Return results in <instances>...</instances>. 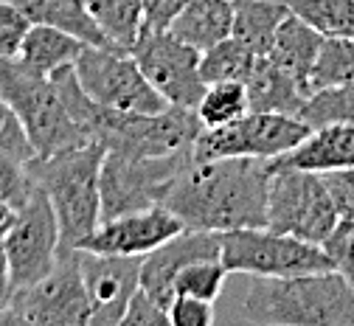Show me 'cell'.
Wrapping results in <instances>:
<instances>
[{"label": "cell", "instance_id": "6da1fadb", "mask_svg": "<svg viewBox=\"0 0 354 326\" xmlns=\"http://www.w3.org/2000/svg\"><path fill=\"white\" fill-rule=\"evenodd\" d=\"M268 158H216L192 161L166 197V208L192 230L264 228L268 225Z\"/></svg>", "mask_w": 354, "mask_h": 326}, {"label": "cell", "instance_id": "7a4b0ae2", "mask_svg": "<svg viewBox=\"0 0 354 326\" xmlns=\"http://www.w3.org/2000/svg\"><path fill=\"white\" fill-rule=\"evenodd\" d=\"M239 318L261 326H354V284L337 270L250 275Z\"/></svg>", "mask_w": 354, "mask_h": 326}, {"label": "cell", "instance_id": "3957f363", "mask_svg": "<svg viewBox=\"0 0 354 326\" xmlns=\"http://www.w3.org/2000/svg\"><path fill=\"white\" fill-rule=\"evenodd\" d=\"M107 147L91 141L79 150L59 152L54 158H34L31 174L34 183L48 194L57 222L62 251L79 248L102 222V163Z\"/></svg>", "mask_w": 354, "mask_h": 326}, {"label": "cell", "instance_id": "277c9868", "mask_svg": "<svg viewBox=\"0 0 354 326\" xmlns=\"http://www.w3.org/2000/svg\"><path fill=\"white\" fill-rule=\"evenodd\" d=\"M0 96L17 113L37 158H54L96 141L71 116L54 79L26 68L20 60H0Z\"/></svg>", "mask_w": 354, "mask_h": 326}, {"label": "cell", "instance_id": "5b68a950", "mask_svg": "<svg viewBox=\"0 0 354 326\" xmlns=\"http://www.w3.org/2000/svg\"><path fill=\"white\" fill-rule=\"evenodd\" d=\"M84 127L93 132L96 141L107 147V152L124 155H171L194 147L200 132L205 129L197 110L169 105L160 113H124L104 107L99 102L91 105Z\"/></svg>", "mask_w": 354, "mask_h": 326}, {"label": "cell", "instance_id": "8992f818", "mask_svg": "<svg viewBox=\"0 0 354 326\" xmlns=\"http://www.w3.org/2000/svg\"><path fill=\"white\" fill-rule=\"evenodd\" d=\"M194 161V147L171 155L107 152L102 163V219L163 206L169 192Z\"/></svg>", "mask_w": 354, "mask_h": 326}, {"label": "cell", "instance_id": "52a82bcc", "mask_svg": "<svg viewBox=\"0 0 354 326\" xmlns=\"http://www.w3.org/2000/svg\"><path fill=\"white\" fill-rule=\"evenodd\" d=\"M223 239V264L228 273L242 275H304L335 270L324 245L281 234L273 228H239L219 234Z\"/></svg>", "mask_w": 354, "mask_h": 326}, {"label": "cell", "instance_id": "ba28073f", "mask_svg": "<svg viewBox=\"0 0 354 326\" xmlns=\"http://www.w3.org/2000/svg\"><path fill=\"white\" fill-rule=\"evenodd\" d=\"M268 228L321 245L340 222L337 206L318 172L270 169Z\"/></svg>", "mask_w": 354, "mask_h": 326}, {"label": "cell", "instance_id": "9c48e42d", "mask_svg": "<svg viewBox=\"0 0 354 326\" xmlns=\"http://www.w3.org/2000/svg\"><path fill=\"white\" fill-rule=\"evenodd\" d=\"M0 323H31V326H87L91 301L84 293L79 251H59V259L48 275L37 284L15 290L12 304L0 312Z\"/></svg>", "mask_w": 354, "mask_h": 326}, {"label": "cell", "instance_id": "30bf717a", "mask_svg": "<svg viewBox=\"0 0 354 326\" xmlns=\"http://www.w3.org/2000/svg\"><path fill=\"white\" fill-rule=\"evenodd\" d=\"M73 71L87 96L104 107L124 113H160L169 107L127 48L87 45Z\"/></svg>", "mask_w": 354, "mask_h": 326}, {"label": "cell", "instance_id": "8fae6325", "mask_svg": "<svg viewBox=\"0 0 354 326\" xmlns=\"http://www.w3.org/2000/svg\"><path fill=\"white\" fill-rule=\"evenodd\" d=\"M313 127L304 124L298 116L287 113H245L242 118L205 127L194 141L197 161H216V158H279L298 147Z\"/></svg>", "mask_w": 354, "mask_h": 326}, {"label": "cell", "instance_id": "7c38bea8", "mask_svg": "<svg viewBox=\"0 0 354 326\" xmlns=\"http://www.w3.org/2000/svg\"><path fill=\"white\" fill-rule=\"evenodd\" d=\"M59 251H62V239H59L57 211L48 194L37 185L34 194L20 206L17 222L3 242L15 290L31 287L42 275H48L59 259Z\"/></svg>", "mask_w": 354, "mask_h": 326}, {"label": "cell", "instance_id": "4fadbf2b", "mask_svg": "<svg viewBox=\"0 0 354 326\" xmlns=\"http://www.w3.org/2000/svg\"><path fill=\"white\" fill-rule=\"evenodd\" d=\"M129 54L136 57L144 76L169 105L197 110L208 87L205 79L200 76L203 51L192 48L183 39H177L171 31H141Z\"/></svg>", "mask_w": 354, "mask_h": 326}, {"label": "cell", "instance_id": "5bb4252c", "mask_svg": "<svg viewBox=\"0 0 354 326\" xmlns=\"http://www.w3.org/2000/svg\"><path fill=\"white\" fill-rule=\"evenodd\" d=\"M79 251V270L84 293L91 301L87 326H121L129 298L141 287V259L144 256H113Z\"/></svg>", "mask_w": 354, "mask_h": 326}, {"label": "cell", "instance_id": "9a60e30c", "mask_svg": "<svg viewBox=\"0 0 354 326\" xmlns=\"http://www.w3.org/2000/svg\"><path fill=\"white\" fill-rule=\"evenodd\" d=\"M183 228L186 225L180 222V217L171 214L166 206H152L144 211L102 219L99 228L79 248L113 256H147L177 237Z\"/></svg>", "mask_w": 354, "mask_h": 326}, {"label": "cell", "instance_id": "2e32d148", "mask_svg": "<svg viewBox=\"0 0 354 326\" xmlns=\"http://www.w3.org/2000/svg\"><path fill=\"white\" fill-rule=\"evenodd\" d=\"M223 253V239L214 230H192L183 228L177 237L155 248L141 259V287L169 309L174 301V278L186 264L203 259H219Z\"/></svg>", "mask_w": 354, "mask_h": 326}, {"label": "cell", "instance_id": "e0dca14e", "mask_svg": "<svg viewBox=\"0 0 354 326\" xmlns=\"http://www.w3.org/2000/svg\"><path fill=\"white\" fill-rule=\"evenodd\" d=\"M270 169H304V172H340L354 169V127L324 124L309 132L290 152L270 158Z\"/></svg>", "mask_w": 354, "mask_h": 326}, {"label": "cell", "instance_id": "ac0fdd59", "mask_svg": "<svg viewBox=\"0 0 354 326\" xmlns=\"http://www.w3.org/2000/svg\"><path fill=\"white\" fill-rule=\"evenodd\" d=\"M248 84V99L250 110L256 113H287L298 116L306 99L313 96L306 82L295 79L290 71H284L270 54H264L256 60Z\"/></svg>", "mask_w": 354, "mask_h": 326}, {"label": "cell", "instance_id": "d6986e66", "mask_svg": "<svg viewBox=\"0 0 354 326\" xmlns=\"http://www.w3.org/2000/svg\"><path fill=\"white\" fill-rule=\"evenodd\" d=\"M169 31L197 51H208L234 31V0H189Z\"/></svg>", "mask_w": 354, "mask_h": 326}, {"label": "cell", "instance_id": "ffe728a7", "mask_svg": "<svg viewBox=\"0 0 354 326\" xmlns=\"http://www.w3.org/2000/svg\"><path fill=\"white\" fill-rule=\"evenodd\" d=\"M6 3L17 6L31 20V26L62 28L87 45H113L91 17L84 0H6Z\"/></svg>", "mask_w": 354, "mask_h": 326}, {"label": "cell", "instance_id": "44dd1931", "mask_svg": "<svg viewBox=\"0 0 354 326\" xmlns=\"http://www.w3.org/2000/svg\"><path fill=\"white\" fill-rule=\"evenodd\" d=\"M87 48V42H82L79 37L54 28V26H31L23 48H20V62L42 76H54L57 71L76 65V60L82 57V51Z\"/></svg>", "mask_w": 354, "mask_h": 326}, {"label": "cell", "instance_id": "7402d4cb", "mask_svg": "<svg viewBox=\"0 0 354 326\" xmlns=\"http://www.w3.org/2000/svg\"><path fill=\"white\" fill-rule=\"evenodd\" d=\"M290 6L284 0H234V31L242 45L256 54L264 57L270 54L279 26L290 17Z\"/></svg>", "mask_w": 354, "mask_h": 326}, {"label": "cell", "instance_id": "603a6c76", "mask_svg": "<svg viewBox=\"0 0 354 326\" xmlns=\"http://www.w3.org/2000/svg\"><path fill=\"white\" fill-rule=\"evenodd\" d=\"M321 45H324V34L321 31H315L309 23H304L301 17L290 15L279 26V34H276V42L270 48V57L284 71H290L295 79L309 84V73H313V65L318 60ZM309 90H313V87H309Z\"/></svg>", "mask_w": 354, "mask_h": 326}, {"label": "cell", "instance_id": "cb8c5ba5", "mask_svg": "<svg viewBox=\"0 0 354 326\" xmlns=\"http://www.w3.org/2000/svg\"><path fill=\"white\" fill-rule=\"evenodd\" d=\"M87 12L115 48H132L144 31L141 0H84Z\"/></svg>", "mask_w": 354, "mask_h": 326}, {"label": "cell", "instance_id": "d4e9b609", "mask_svg": "<svg viewBox=\"0 0 354 326\" xmlns=\"http://www.w3.org/2000/svg\"><path fill=\"white\" fill-rule=\"evenodd\" d=\"M256 54L242 45L236 37H225L223 42H216L214 48L203 51L200 57V76L205 84L214 82H248L256 65Z\"/></svg>", "mask_w": 354, "mask_h": 326}, {"label": "cell", "instance_id": "484cf974", "mask_svg": "<svg viewBox=\"0 0 354 326\" xmlns=\"http://www.w3.org/2000/svg\"><path fill=\"white\" fill-rule=\"evenodd\" d=\"M354 84V37H324V45L318 51V60L309 73V87L324 90V87H340Z\"/></svg>", "mask_w": 354, "mask_h": 326}, {"label": "cell", "instance_id": "4316f807", "mask_svg": "<svg viewBox=\"0 0 354 326\" xmlns=\"http://www.w3.org/2000/svg\"><path fill=\"white\" fill-rule=\"evenodd\" d=\"M250 113L248 84L245 82H214L205 87L197 105V116L203 127H223Z\"/></svg>", "mask_w": 354, "mask_h": 326}, {"label": "cell", "instance_id": "83f0119b", "mask_svg": "<svg viewBox=\"0 0 354 326\" xmlns=\"http://www.w3.org/2000/svg\"><path fill=\"white\" fill-rule=\"evenodd\" d=\"M290 12L324 37L354 34V0H284Z\"/></svg>", "mask_w": 354, "mask_h": 326}, {"label": "cell", "instance_id": "f1b7e54d", "mask_svg": "<svg viewBox=\"0 0 354 326\" xmlns=\"http://www.w3.org/2000/svg\"><path fill=\"white\" fill-rule=\"evenodd\" d=\"M298 118L309 127H324V124H348L354 127V84L340 87H324L315 90L301 107Z\"/></svg>", "mask_w": 354, "mask_h": 326}, {"label": "cell", "instance_id": "f546056e", "mask_svg": "<svg viewBox=\"0 0 354 326\" xmlns=\"http://www.w3.org/2000/svg\"><path fill=\"white\" fill-rule=\"evenodd\" d=\"M225 278H228V267L223 264V259L192 262L177 273L174 296H192V298H203L214 304L225 287Z\"/></svg>", "mask_w": 354, "mask_h": 326}, {"label": "cell", "instance_id": "4dcf8cb0", "mask_svg": "<svg viewBox=\"0 0 354 326\" xmlns=\"http://www.w3.org/2000/svg\"><path fill=\"white\" fill-rule=\"evenodd\" d=\"M37 189L34 174H31V161H17L6 152H0V197L12 200L15 206H23Z\"/></svg>", "mask_w": 354, "mask_h": 326}, {"label": "cell", "instance_id": "1f68e13d", "mask_svg": "<svg viewBox=\"0 0 354 326\" xmlns=\"http://www.w3.org/2000/svg\"><path fill=\"white\" fill-rule=\"evenodd\" d=\"M326 256L332 259V267L354 284V219H340L332 234L321 242Z\"/></svg>", "mask_w": 354, "mask_h": 326}, {"label": "cell", "instance_id": "d6a6232c", "mask_svg": "<svg viewBox=\"0 0 354 326\" xmlns=\"http://www.w3.org/2000/svg\"><path fill=\"white\" fill-rule=\"evenodd\" d=\"M0 152H6L12 158H17V161H26V163L37 158V152H34V147L28 141V135H26L17 113L6 105L3 96H0Z\"/></svg>", "mask_w": 354, "mask_h": 326}, {"label": "cell", "instance_id": "836d02e7", "mask_svg": "<svg viewBox=\"0 0 354 326\" xmlns=\"http://www.w3.org/2000/svg\"><path fill=\"white\" fill-rule=\"evenodd\" d=\"M31 20L12 3L0 0V60H17Z\"/></svg>", "mask_w": 354, "mask_h": 326}, {"label": "cell", "instance_id": "e575fe53", "mask_svg": "<svg viewBox=\"0 0 354 326\" xmlns=\"http://www.w3.org/2000/svg\"><path fill=\"white\" fill-rule=\"evenodd\" d=\"M121 326H169V309L158 304L144 287H138L136 296L129 298Z\"/></svg>", "mask_w": 354, "mask_h": 326}, {"label": "cell", "instance_id": "d590c367", "mask_svg": "<svg viewBox=\"0 0 354 326\" xmlns=\"http://www.w3.org/2000/svg\"><path fill=\"white\" fill-rule=\"evenodd\" d=\"M169 323L171 326H211L214 323V304L192 296H174L169 304Z\"/></svg>", "mask_w": 354, "mask_h": 326}, {"label": "cell", "instance_id": "8d00e7d4", "mask_svg": "<svg viewBox=\"0 0 354 326\" xmlns=\"http://www.w3.org/2000/svg\"><path fill=\"white\" fill-rule=\"evenodd\" d=\"M326 189L337 206L340 219H354V169H340L324 174Z\"/></svg>", "mask_w": 354, "mask_h": 326}, {"label": "cell", "instance_id": "74e56055", "mask_svg": "<svg viewBox=\"0 0 354 326\" xmlns=\"http://www.w3.org/2000/svg\"><path fill=\"white\" fill-rule=\"evenodd\" d=\"M189 0H141L144 31H169L174 17L183 12Z\"/></svg>", "mask_w": 354, "mask_h": 326}, {"label": "cell", "instance_id": "f35d334b", "mask_svg": "<svg viewBox=\"0 0 354 326\" xmlns=\"http://www.w3.org/2000/svg\"><path fill=\"white\" fill-rule=\"evenodd\" d=\"M17 214H20V206H15V203L6 200V197H0V248H3V242H6V237H9V230L15 228Z\"/></svg>", "mask_w": 354, "mask_h": 326}, {"label": "cell", "instance_id": "ab89813d", "mask_svg": "<svg viewBox=\"0 0 354 326\" xmlns=\"http://www.w3.org/2000/svg\"><path fill=\"white\" fill-rule=\"evenodd\" d=\"M12 296H15V284L9 275V262H6L3 248H0V312H6V307L12 304Z\"/></svg>", "mask_w": 354, "mask_h": 326}, {"label": "cell", "instance_id": "60d3db41", "mask_svg": "<svg viewBox=\"0 0 354 326\" xmlns=\"http://www.w3.org/2000/svg\"><path fill=\"white\" fill-rule=\"evenodd\" d=\"M351 37H354V34H351Z\"/></svg>", "mask_w": 354, "mask_h": 326}]
</instances>
